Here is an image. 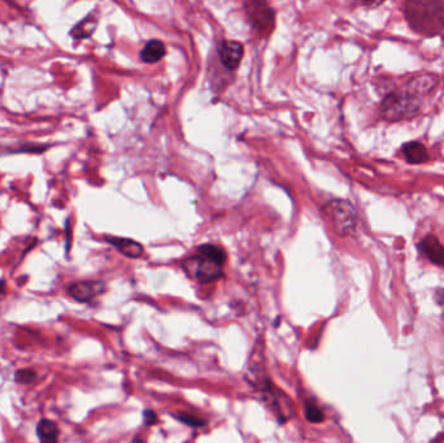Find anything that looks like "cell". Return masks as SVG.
<instances>
[{
  "label": "cell",
  "mask_w": 444,
  "mask_h": 443,
  "mask_svg": "<svg viewBox=\"0 0 444 443\" xmlns=\"http://www.w3.org/2000/svg\"><path fill=\"white\" fill-rule=\"evenodd\" d=\"M404 16L414 33L425 37H434L444 29V1L406 0Z\"/></svg>",
  "instance_id": "cell-1"
},
{
  "label": "cell",
  "mask_w": 444,
  "mask_h": 443,
  "mask_svg": "<svg viewBox=\"0 0 444 443\" xmlns=\"http://www.w3.org/2000/svg\"><path fill=\"white\" fill-rule=\"evenodd\" d=\"M226 253L218 246L200 245L198 253L184 260L182 268L190 278L199 283H215L223 275Z\"/></svg>",
  "instance_id": "cell-2"
},
{
  "label": "cell",
  "mask_w": 444,
  "mask_h": 443,
  "mask_svg": "<svg viewBox=\"0 0 444 443\" xmlns=\"http://www.w3.org/2000/svg\"><path fill=\"white\" fill-rule=\"evenodd\" d=\"M421 108V99L408 92L387 94L381 103V116L386 121L398 123L412 119Z\"/></svg>",
  "instance_id": "cell-3"
},
{
  "label": "cell",
  "mask_w": 444,
  "mask_h": 443,
  "mask_svg": "<svg viewBox=\"0 0 444 443\" xmlns=\"http://www.w3.org/2000/svg\"><path fill=\"white\" fill-rule=\"evenodd\" d=\"M323 212L328 217V220L331 222L334 230L342 237L353 233L356 228L357 214L353 204L347 200H342V199L331 200L323 207Z\"/></svg>",
  "instance_id": "cell-4"
},
{
  "label": "cell",
  "mask_w": 444,
  "mask_h": 443,
  "mask_svg": "<svg viewBox=\"0 0 444 443\" xmlns=\"http://www.w3.org/2000/svg\"><path fill=\"white\" fill-rule=\"evenodd\" d=\"M245 16L253 29L268 35L274 29L276 13L268 0H245Z\"/></svg>",
  "instance_id": "cell-5"
},
{
  "label": "cell",
  "mask_w": 444,
  "mask_h": 443,
  "mask_svg": "<svg viewBox=\"0 0 444 443\" xmlns=\"http://www.w3.org/2000/svg\"><path fill=\"white\" fill-rule=\"evenodd\" d=\"M104 291H106V283L101 281H78V283H70L67 286V292L72 298L81 303L91 302L92 299L96 298Z\"/></svg>",
  "instance_id": "cell-6"
},
{
  "label": "cell",
  "mask_w": 444,
  "mask_h": 443,
  "mask_svg": "<svg viewBox=\"0 0 444 443\" xmlns=\"http://www.w3.org/2000/svg\"><path fill=\"white\" fill-rule=\"evenodd\" d=\"M217 54L223 68L235 70L243 59L245 47L237 40H223L218 45Z\"/></svg>",
  "instance_id": "cell-7"
},
{
  "label": "cell",
  "mask_w": 444,
  "mask_h": 443,
  "mask_svg": "<svg viewBox=\"0 0 444 443\" xmlns=\"http://www.w3.org/2000/svg\"><path fill=\"white\" fill-rule=\"evenodd\" d=\"M438 84V78L433 75H418L414 76L406 84V92L412 94L414 97L420 98L428 95L435 89Z\"/></svg>",
  "instance_id": "cell-8"
},
{
  "label": "cell",
  "mask_w": 444,
  "mask_h": 443,
  "mask_svg": "<svg viewBox=\"0 0 444 443\" xmlns=\"http://www.w3.org/2000/svg\"><path fill=\"white\" fill-rule=\"evenodd\" d=\"M420 250L426 255V258L437 266L444 264V246L439 242L434 234H429L420 242Z\"/></svg>",
  "instance_id": "cell-9"
},
{
  "label": "cell",
  "mask_w": 444,
  "mask_h": 443,
  "mask_svg": "<svg viewBox=\"0 0 444 443\" xmlns=\"http://www.w3.org/2000/svg\"><path fill=\"white\" fill-rule=\"evenodd\" d=\"M107 241L109 244L115 246L120 253L126 255L128 258H131V259L140 258L142 253H143V246L138 244V242H135V241H133V239L107 237Z\"/></svg>",
  "instance_id": "cell-10"
},
{
  "label": "cell",
  "mask_w": 444,
  "mask_h": 443,
  "mask_svg": "<svg viewBox=\"0 0 444 443\" xmlns=\"http://www.w3.org/2000/svg\"><path fill=\"white\" fill-rule=\"evenodd\" d=\"M167 54L165 45L159 39H152L147 42L146 46L140 51V59L146 64H155L160 62L161 59Z\"/></svg>",
  "instance_id": "cell-11"
},
{
  "label": "cell",
  "mask_w": 444,
  "mask_h": 443,
  "mask_svg": "<svg viewBox=\"0 0 444 443\" xmlns=\"http://www.w3.org/2000/svg\"><path fill=\"white\" fill-rule=\"evenodd\" d=\"M403 153L408 163L411 164H423L429 160V153L428 148L420 142H408L403 146Z\"/></svg>",
  "instance_id": "cell-12"
},
{
  "label": "cell",
  "mask_w": 444,
  "mask_h": 443,
  "mask_svg": "<svg viewBox=\"0 0 444 443\" xmlns=\"http://www.w3.org/2000/svg\"><path fill=\"white\" fill-rule=\"evenodd\" d=\"M98 18L95 13H90L87 17H84L82 21L77 23L76 26L70 31V37L74 39H86L91 35L96 29Z\"/></svg>",
  "instance_id": "cell-13"
},
{
  "label": "cell",
  "mask_w": 444,
  "mask_h": 443,
  "mask_svg": "<svg viewBox=\"0 0 444 443\" xmlns=\"http://www.w3.org/2000/svg\"><path fill=\"white\" fill-rule=\"evenodd\" d=\"M60 429L57 424L48 419H42L37 425V436L42 442H56L59 439Z\"/></svg>",
  "instance_id": "cell-14"
},
{
  "label": "cell",
  "mask_w": 444,
  "mask_h": 443,
  "mask_svg": "<svg viewBox=\"0 0 444 443\" xmlns=\"http://www.w3.org/2000/svg\"><path fill=\"white\" fill-rule=\"evenodd\" d=\"M174 417H176L177 420H179L181 422L186 424V425L192 427V428H199V427L206 425V421L203 420V419H200L198 416H195V415L179 413V415H174Z\"/></svg>",
  "instance_id": "cell-15"
},
{
  "label": "cell",
  "mask_w": 444,
  "mask_h": 443,
  "mask_svg": "<svg viewBox=\"0 0 444 443\" xmlns=\"http://www.w3.org/2000/svg\"><path fill=\"white\" fill-rule=\"evenodd\" d=\"M306 419L309 421V422L318 424V422L323 421L325 416H323V413H322L321 410H320L317 405L308 403V405H306Z\"/></svg>",
  "instance_id": "cell-16"
},
{
  "label": "cell",
  "mask_w": 444,
  "mask_h": 443,
  "mask_svg": "<svg viewBox=\"0 0 444 443\" xmlns=\"http://www.w3.org/2000/svg\"><path fill=\"white\" fill-rule=\"evenodd\" d=\"M38 375L33 369H20L15 373V381L23 385H29L31 382L37 381Z\"/></svg>",
  "instance_id": "cell-17"
},
{
  "label": "cell",
  "mask_w": 444,
  "mask_h": 443,
  "mask_svg": "<svg viewBox=\"0 0 444 443\" xmlns=\"http://www.w3.org/2000/svg\"><path fill=\"white\" fill-rule=\"evenodd\" d=\"M356 1L362 7L375 8L379 7L386 0H356Z\"/></svg>",
  "instance_id": "cell-18"
},
{
  "label": "cell",
  "mask_w": 444,
  "mask_h": 443,
  "mask_svg": "<svg viewBox=\"0 0 444 443\" xmlns=\"http://www.w3.org/2000/svg\"><path fill=\"white\" fill-rule=\"evenodd\" d=\"M143 417H145L146 425H153V424L157 421V416H156V413L153 412V411H145Z\"/></svg>",
  "instance_id": "cell-19"
},
{
  "label": "cell",
  "mask_w": 444,
  "mask_h": 443,
  "mask_svg": "<svg viewBox=\"0 0 444 443\" xmlns=\"http://www.w3.org/2000/svg\"><path fill=\"white\" fill-rule=\"evenodd\" d=\"M6 291V283L4 281H0V292H4Z\"/></svg>",
  "instance_id": "cell-20"
}]
</instances>
